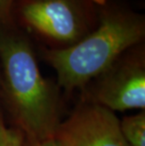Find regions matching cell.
I'll use <instances>...</instances> for the list:
<instances>
[{
  "mask_svg": "<svg viewBox=\"0 0 145 146\" xmlns=\"http://www.w3.org/2000/svg\"><path fill=\"white\" fill-rule=\"evenodd\" d=\"M55 138L61 146H130L113 111L92 102L58 123Z\"/></svg>",
  "mask_w": 145,
  "mask_h": 146,
  "instance_id": "277c9868",
  "label": "cell"
},
{
  "mask_svg": "<svg viewBox=\"0 0 145 146\" xmlns=\"http://www.w3.org/2000/svg\"><path fill=\"white\" fill-rule=\"evenodd\" d=\"M144 35L143 15L111 6L101 11L96 29L69 46L45 50L44 57L56 71L60 87L73 91L106 73Z\"/></svg>",
  "mask_w": 145,
  "mask_h": 146,
  "instance_id": "7a4b0ae2",
  "label": "cell"
},
{
  "mask_svg": "<svg viewBox=\"0 0 145 146\" xmlns=\"http://www.w3.org/2000/svg\"><path fill=\"white\" fill-rule=\"evenodd\" d=\"M14 10L39 34L71 45L85 36L95 8L92 0H16Z\"/></svg>",
  "mask_w": 145,
  "mask_h": 146,
  "instance_id": "3957f363",
  "label": "cell"
},
{
  "mask_svg": "<svg viewBox=\"0 0 145 146\" xmlns=\"http://www.w3.org/2000/svg\"><path fill=\"white\" fill-rule=\"evenodd\" d=\"M16 0H0V25H9L13 16V7Z\"/></svg>",
  "mask_w": 145,
  "mask_h": 146,
  "instance_id": "ba28073f",
  "label": "cell"
},
{
  "mask_svg": "<svg viewBox=\"0 0 145 146\" xmlns=\"http://www.w3.org/2000/svg\"><path fill=\"white\" fill-rule=\"evenodd\" d=\"M26 146H61L60 143L58 142V139L55 138H50L47 139H44V141L36 142L34 144H27Z\"/></svg>",
  "mask_w": 145,
  "mask_h": 146,
  "instance_id": "9c48e42d",
  "label": "cell"
},
{
  "mask_svg": "<svg viewBox=\"0 0 145 146\" xmlns=\"http://www.w3.org/2000/svg\"><path fill=\"white\" fill-rule=\"evenodd\" d=\"M98 84L94 101L111 111L145 108V68L143 54L131 55L114 63Z\"/></svg>",
  "mask_w": 145,
  "mask_h": 146,
  "instance_id": "5b68a950",
  "label": "cell"
},
{
  "mask_svg": "<svg viewBox=\"0 0 145 146\" xmlns=\"http://www.w3.org/2000/svg\"><path fill=\"white\" fill-rule=\"evenodd\" d=\"M123 138L130 146H145V114L124 117L120 122Z\"/></svg>",
  "mask_w": 145,
  "mask_h": 146,
  "instance_id": "8992f818",
  "label": "cell"
},
{
  "mask_svg": "<svg viewBox=\"0 0 145 146\" xmlns=\"http://www.w3.org/2000/svg\"><path fill=\"white\" fill-rule=\"evenodd\" d=\"M0 60L6 99L27 144L54 138L60 123L56 92L27 40L5 25H0Z\"/></svg>",
  "mask_w": 145,
  "mask_h": 146,
  "instance_id": "6da1fadb",
  "label": "cell"
},
{
  "mask_svg": "<svg viewBox=\"0 0 145 146\" xmlns=\"http://www.w3.org/2000/svg\"><path fill=\"white\" fill-rule=\"evenodd\" d=\"M24 133L20 129L8 126L0 111V146H26Z\"/></svg>",
  "mask_w": 145,
  "mask_h": 146,
  "instance_id": "52a82bcc",
  "label": "cell"
}]
</instances>
